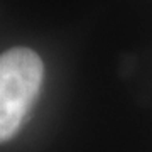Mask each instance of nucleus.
Masks as SVG:
<instances>
[{
	"label": "nucleus",
	"instance_id": "f257e3e1",
	"mask_svg": "<svg viewBox=\"0 0 152 152\" xmlns=\"http://www.w3.org/2000/svg\"><path fill=\"white\" fill-rule=\"evenodd\" d=\"M44 64L29 48H12L0 54V144L10 140L37 100Z\"/></svg>",
	"mask_w": 152,
	"mask_h": 152
}]
</instances>
